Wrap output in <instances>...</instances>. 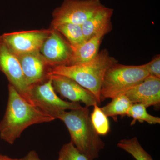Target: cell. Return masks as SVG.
<instances>
[{
  "label": "cell",
  "instance_id": "d6986e66",
  "mask_svg": "<svg viewBox=\"0 0 160 160\" xmlns=\"http://www.w3.org/2000/svg\"><path fill=\"white\" fill-rule=\"evenodd\" d=\"M93 110L90 114L92 126L97 133L100 136L106 135L110 131L108 117L105 114L98 104L93 106Z\"/></svg>",
  "mask_w": 160,
  "mask_h": 160
},
{
  "label": "cell",
  "instance_id": "5b68a950",
  "mask_svg": "<svg viewBox=\"0 0 160 160\" xmlns=\"http://www.w3.org/2000/svg\"><path fill=\"white\" fill-rule=\"evenodd\" d=\"M25 99L53 118L61 110H72L82 107L80 103L68 102L60 98L49 79L44 82L43 81L29 87Z\"/></svg>",
  "mask_w": 160,
  "mask_h": 160
},
{
  "label": "cell",
  "instance_id": "603a6c76",
  "mask_svg": "<svg viewBox=\"0 0 160 160\" xmlns=\"http://www.w3.org/2000/svg\"><path fill=\"white\" fill-rule=\"evenodd\" d=\"M0 160H22V159L12 158L7 156L2 155L0 156Z\"/></svg>",
  "mask_w": 160,
  "mask_h": 160
},
{
  "label": "cell",
  "instance_id": "cb8c5ba5",
  "mask_svg": "<svg viewBox=\"0 0 160 160\" xmlns=\"http://www.w3.org/2000/svg\"><path fill=\"white\" fill-rule=\"evenodd\" d=\"M1 155H2V154H0V156H1Z\"/></svg>",
  "mask_w": 160,
  "mask_h": 160
},
{
  "label": "cell",
  "instance_id": "7c38bea8",
  "mask_svg": "<svg viewBox=\"0 0 160 160\" xmlns=\"http://www.w3.org/2000/svg\"><path fill=\"white\" fill-rule=\"evenodd\" d=\"M22 67L28 87L34 86L47 79L45 60L40 51L17 56Z\"/></svg>",
  "mask_w": 160,
  "mask_h": 160
},
{
  "label": "cell",
  "instance_id": "e0dca14e",
  "mask_svg": "<svg viewBox=\"0 0 160 160\" xmlns=\"http://www.w3.org/2000/svg\"><path fill=\"white\" fill-rule=\"evenodd\" d=\"M117 146L131 155L136 160H153L140 144L137 137L120 140Z\"/></svg>",
  "mask_w": 160,
  "mask_h": 160
},
{
  "label": "cell",
  "instance_id": "4fadbf2b",
  "mask_svg": "<svg viewBox=\"0 0 160 160\" xmlns=\"http://www.w3.org/2000/svg\"><path fill=\"white\" fill-rule=\"evenodd\" d=\"M113 9L106 6L82 25L85 41L99 34L106 35L112 29L111 18Z\"/></svg>",
  "mask_w": 160,
  "mask_h": 160
},
{
  "label": "cell",
  "instance_id": "8992f818",
  "mask_svg": "<svg viewBox=\"0 0 160 160\" xmlns=\"http://www.w3.org/2000/svg\"><path fill=\"white\" fill-rule=\"evenodd\" d=\"M100 0H64L52 13V27L65 23L82 25L105 7Z\"/></svg>",
  "mask_w": 160,
  "mask_h": 160
},
{
  "label": "cell",
  "instance_id": "ba28073f",
  "mask_svg": "<svg viewBox=\"0 0 160 160\" xmlns=\"http://www.w3.org/2000/svg\"><path fill=\"white\" fill-rule=\"evenodd\" d=\"M47 79L52 81L55 91L72 102L84 103L87 107L98 102L93 93L74 80L61 75L47 73Z\"/></svg>",
  "mask_w": 160,
  "mask_h": 160
},
{
  "label": "cell",
  "instance_id": "ffe728a7",
  "mask_svg": "<svg viewBox=\"0 0 160 160\" xmlns=\"http://www.w3.org/2000/svg\"><path fill=\"white\" fill-rule=\"evenodd\" d=\"M59 160H94L78 150L71 142L63 145L59 152Z\"/></svg>",
  "mask_w": 160,
  "mask_h": 160
},
{
  "label": "cell",
  "instance_id": "9c48e42d",
  "mask_svg": "<svg viewBox=\"0 0 160 160\" xmlns=\"http://www.w3.org/2000/svg\"><path fill=\"white\" fill-rule=\"evenodd\" d=\"M40 52L46 65L54 67L66 66L71 57L72 50L70 44L53 28L43 42Z\"/></svg>",
  "mask_w": 160,
  "mask_h": 160
},
{
  "label": "cell",
  "instance_id": "ac0fdd59",
  "mask_svg": "<svg viewBox=\"0 0 160 160\" xmlns=\"http://www.w3.org/2000/svg\"><path fill=\"white\" fill-rule=\"evenodd\" d=\"M146 108L144 105L140 103L132 104L126 115L133 119L131 126L134 125L137 121L140 122H146L149 124H160V118L149 114Z\"/></svg>",
  "mask_w": 160,
  "mask_h": 160
},
{
  "label": "cell",
  "instance_id": "277c9868",
  "mask_svg": "<svg viewBox=\"0 0 160 160\" xmlns=\"http://www.w3.org/2000/svg\"><path fill=\"white\" fill-rule=\"evenodd\" d=\"M149 75L144 65L128 66L116 63L106 72L100 91L101 102L112 98L142 82Z\"/></svg>",
  "mask_w": 160,
  "mask_h": 160
},
{
  "label": "cell",
  "instance_id": "3957f363",
  "mask_svg": "<svg viewBox=\"0 0 160 160\" xmlns=\"http://www.w3.org/2000/svg\"><path fill=\"white\" fill-rule=\"evenodd\" d=\"M118 62L107 49H104L89 62L78 65L55 66L47 73L61 75L74 80L93 93L100 105V91L106 72Z\"/></svg>",
  "mask_w": 160,
  "mask_h": 160
},
{
  "label": "cell",
  "instance_id": "9a60e30c",
  "mask_svg": "<svg viewBox=\"0 0 160 160\" xmlns=\"http://www.w3.org/2000/svg\"><path fill=\"white\" fill-rule=\"evenodd\" d=\"M112 101L106 106L101 108L108 117H112L117 121L118 116L124 117L132 103L125 94H122L112 98Z\"/></svg>",
  "mask_w": 160,
  "mask_h": 160
},
{
  "label": "cell",
  "instance_id": "6da1fadb",
  "mask_svg": "<svg viewBox=\"0 0 160 160\" xmlns=\"http://www.w3.org/2000/svg\"><path fill=\"white\" fill-rule=\"evenodd\" d=\"M8 90L6 112L0 122L1 139L12 145L29 126L55 120L27 102L11 84H9Z\"/></svg>",
  "mask_w": 160,
  "mask_h": 160
},
{
  "label": "cell",
  "instance_id": "2e32d148",
  "mask_svg": "<svg viewBox=\"0 0 160 160\" xmlns=\"http://www.w3.org/2000/svg\"><path fill=\"white\" fill-rule=\"evenodd\" d=\"M53 28L67 38L71 48L77 47L86 41L81 25L65 23L55 26Z\"/></svg>",
  "mask_w": 160,
  "mask_h": 160
},
{
  "label": "cell",
  "instance_id": "8fae6325",
  "mask_svg": "<svg viewBox=\"0 0 160 160\" xmlns=\"http://www.w3.org/2000/svg\"><path fill=\"white\" fill-rule=\"evenodd\" d=\"M132 104L140 103L146 108L160 103V78L149 75L142 82L124 93Z\"/></svg>",
  "mask_w": 160,
  "mask_h": 160
},
{
  "label": "cell",
  "instance_id": "7a4b0ae2",
  "mask_svg": "<svg viewBox=\"0 0 160 160\" xmlns=\"http://www.w3.org/2000/svg\"><path fill=\"white\" fill-rule=\"evenodd\" d=\"M89 107H82L69 111L61 110L55 115L65 123L71 137V142L78 150L92 160L98 158L105 143L92 124Z\"/></svg>",
  "mask_w": 160,
  "mask_h": 160
},
{
  "label": "cell",
  "instance_id": "52a82bcc",
  "mask_svg": "<svg viewBox=\"0 0 160 160\" xmlns=\"http://www.w3.org/2000/svg\"><path fill=\"white\" fill-rule=\"evenodd\" d=\"M52 29L4 33L0 40L15 55L40 51Z\"/></svg>",
  "mask_w": 160,
  "mask_h": 160
},
{
  "label": "cell",
  "instance_id": "5bb4252c",
  "mask_svg": "<svg viewBox=\"0 0 160 160\" xmlns=\"http://www.w3.org/2000/svg\"><path fill=\"white\" fill-rule=\"evenodd\" d=\"M105 35L103 33L98 34L78 46L71 48V56L66 66L82 64L94 58L98 53L100 45Z\"/></svg>",
  "mask_w": 160,
  "mask_h": 160
},
{
  "label": "cell",
  "instance_id": "7402d4cb",
  "mask_svg": "<svg viewBox=\"0 0 160 160\" xmlns=\"http://www.w3.org/2000/svg\"><path fill=\"white\" fill-rule=\"evenodd\" d=\"M22 160H41L39 158L38 155L36 152L34 150H32L29 152L25 157L22 158ZM57 160H59L58 159Z\"/></svg>",
  "mask_w": 160,
  "mask_h": 160
},
{
  "label": "cell",
  "instance_id": "30bf717a",
  "mask_svg": "<svg viewBox=\"0 0 160 160\" xmlns=\"http://www.w3.org/2000/svg\"><path fill=\"white\" fill-rule=\"evenodd\" d=\"M0 70L22 97L26 99L29 87L26 84L19 60L0 40Z\"/></svg>",
  "mask_w": 160,
  "mask_h": 160
},
{
  "label": "cell",
  "instance_id": "44dd1931",
  "mask_svg": "<svg viewBox=\"0 0 160 160\" xmlns=\"http://www.w3.org/2000/svg\"><path fill=\"white\" fill-rule=\"evenodd\" d=\"M144 65L149 75L160 78V55H158L150 62Z\"/></svg>",
  "mask_w": 160,
  "mask_h": 160
}]
</instances>
